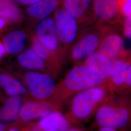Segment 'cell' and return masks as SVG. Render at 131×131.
Returning a JSON list of instances; mask_svg holds the SVG:
<instances>
[{
	"mask_svg": "<svg viewBox=\"0 0 131 131\" xmlns=\"http://www.w3.org/2000/svg\"><path fill=\"white\" fill-rule=\"evenodd\" d=\"M4 99V98L2 96V95H1V94L0 93V103L3 101Z\"/></svg>",
	"mask_w": 131,
	"mask_h": 131,
	"instance_id": "1f68e13d",
	"label": "cell"
},
{
	"mask_svg": "<svg viewBox=\"0 0 131 131\" xmlns=\"http://www.w3.org/2000/svg\"><path fill=\"white\" fill-rule=\"evenodd\" d=\"M131 119V104L124 98H116L110 95L99 107L96 120L101 128L117 130L126 126Z\"/></svg>",
	"mask_w": 131,
	"mask_h": 131,
	"instance_id": "7a4b0ae2",
	"label": "cell"
},
{
	"mask_svg": "<svg viewBox=\"0 0 131 131\" xmlns=\"http://www.w3.org/2000/svg\"><path fill=\"white\" fill-rule=\"evenodd\" d=\"M21 128L23 131H43L35 122L21 126Z\"/></svg>",
	"mask_w": 131,
	"mask_h": 131,
	"instance_id": "cb8c5ba5",
	"label": "cell"
},
{
	"mask_svg": "<svg viewBox=\"0 0 131 131\" xmlns=\"http://www.w3.org/2000/svg\"><path fill=\"white\" fill-rule=\"evenodd\" d=\"M5 54H6V52L5 50L4 45L2 40H0V61L4 58Z\"/></svg>",
	"mask_w": 131,
	"mask_h": 131,
	"instance_id": "83f0119b",
	"label": "cell"
},
{
	"mask_svg": "<svg viewBox=\"0 0 131 131\" xmlns=\"http://www.w3.org/2000/svg\"><path fill=\"white\" fill-rule=\"evenodd\" d=\"M105 84L85 66H76L68 72L60 87L56 85L53 103L59 107L72 95Z\"/></svg>",
	"mask_w": 131,
	"mask_h": 131,
	"instance_id": "6da1fadb",
	"label": "cell"
},
{
	"mask_svg": "<svg viewBox=\"0 0 131 131\" xmlns=\"http://www.w3.org/2000/svg\"><path fill=\"white\" fill-rule=\"evenodd\" d=\"M92 6L96 17L102 22L113 21L119 14L118 0H93Z\"/></svg>",
	"mask_w": 131,
	"mask_h": 131,
	"instance_id": "4fadbf2b",
	"label": "cell"
},
{
	"mask_svg": "<svg viewBox=\"0 0 131 131\" xmlns=\"http://www.w3.org/2000/svg\"><path fill=\"white\" fill-rule=\"evenodd\" d=\"M32 44L33 50L38 54V56L47 63L48 62H49L51 58L52 52L44 47L36 36H33L32 38Z\"/></svg>",
	"mask_w": 131,
	"mask_h": 131,
	"instance_id": "44dd1931",
	"label": "cell"
},
{
	"mask_svg": "<svg viewBox=\"0 0 131 131\" xmlns=\"http://www.w3.org/2000/svg\"><path fill=\"white\" fill-rule=\"evenodd\" d=\"M54 19L59 41L64 44L73 42L78 32L77 19L63 7L56 11Z\"/></svg>",
	"mask_w": 131,
	"mask_h": 131,
	"instance_id": "8992f818",
	"label": "cell"
},
{
	"mask_svg": "<svg viewBox=\"0 0 131 131\" xmlns=\"http://www.w3.org/2000/svg\"><path fill=\"white\" fill-rule=\"evenodd\" d=\"M84 65L105 82L109 79L112 68V61L99 52H95L87 58Z\"/></svg>",
	"mask_w": 131,
	"mask_h": 131,
	"instance_id": "30bf717a",
	"label": "cell"
},
{
	"mask_svg": "<svg viewBox=\"0 0 131 131\" xmlns=\"http://www.w3.org/2000/svg\"><path fill=\"white\" fill-rule=\"evenodd\" d=\"M11 124H6L5 123L0 122V131H5L10 126Z\"/></svg>",
	"mask_w": 131,
	"mask_h": 131,
	"instance_id": "f1b7e54d",
	"label": "cell"
},
{
	"mask_svg": "<svg viewBox=\"0 0 131 131\" xmlns=\"http://www.w3.org/2000/svg\"><path fill=\"white\" fill-rule=\"evenodd\" d=\"M70 119L56 110L39 120L37 123L43 131H67L71 128Z\"/></svg>",
	"mask_w": 131,
	"mask_h": 131,
	"instance_id": "8fae6325",
	"label": "cell"
},
{
	"mask_svg": "<svg viewBox=\"0 0 131 131\" xmlns=\"http://www.w3.org/2000/svg\"><path fill=\"white\" fill-rule=\"evenodd\" d=\"M8 25H9L5 20L0 18V36L4 33Z\"/></svg>",
	"mask_w": 131,
	"mask_h": 131,
	"instance_id": "484cf974",
	"label": "cell"
},
{
	"mask_svg": "<svg viewBox=\"0 0 131 131\" xmlns=\"http://www.w3.org/2000/svg\"><path fill=\"white\" fill-rule=\"evenodd\" d=\"M98 131H117V130L109 127H102Z\"/></svg>",
	"mask_w": 131,
	"mask_h": 131,
	"instance_id": "f546056e",
	"label": "cell"
},
{
	"mask_svg": "<svg viewBox=\"0 0 131 131\" xmlns=\"http://www.w3.org/2000/svg\"><path fill=\"white\" fill-rule=\"evenodd\" d=\"M15 2L18 3L21 5L30 6L37 3L41 0H14Z\"/></svg>",
	"mask_w": 131,
	"mask_h": 131,
	"instance_id": "d4e9b609",
	"label": "cell"
},
{
	"mask_svg": "<svg viewBox=\"0 0 131 131\" xmlns=\"http://www.w3.org/2000/svg\"><path fill=\"white\" fill-rule=\"evenodd\" d=\"M59 5V0H41L28 6L26 12L33 19L41 20L46 19L56 10Z\"/></svg>",
	"mask_w": 131,
	"mask_h": 131,
	"instance_id": "ac0fdd59",
	"label": "cell"
},
{
	"mask_svg": "<svg viewBox=\"0 0 131 131\" xmlns=\"http://www.w3.org/2000/svg\"><path fill=\"white\" fill-rule=\"evenodd\" d=\"M124 34L128 39L131 38V17L126 18L124 25Z\"/></svg>",
	"mask_w": 131,
	"mask_h": 131,
	"instance_id": "603a6c76",
	"label": "cell"
},
{
	"mask_svg": "<svg viewBox=\"0 0 131 131\" xmlns=\"http://www.w3.org/2000/svg\"><path fill=\"white\" fill-rule=\"evenodd\" d=\"M35 36L49 51L53 52L57 49L59 40L53 18L49 17L40 20L36 28Z\"/></svg>",
	"mask_w": 131,
	"mask_h": 131,
	"instance_id": "52a82bcc",
	"label": "cell"
},
{
	"mask_svg": "<svg viewBox=\"0 0 131 131\" xmlns=\"http://www.w3.org/2000/svg\"><path fill=\"white\" fill-rule=\"evenodd\" d=\"M24 81L28 93L32 99L57 107L53 103L56 84L51 75L41 72L29 71L24 74Z\"/></svg>",
	"mask_w": 131,
	"mask_h": 131,
	"instance_id": "277c9868",
	"label": "cell"
},
{
	"mask_svg": "<svg viewBox=\"0 0 131 131\" xmlns=\"http://www.w3.org/2000/svg\"><path fill=\"white\" fill-rule=\"evenodd\" d=\"M5 131H23L21 126L12 123L11 126Z\"/></svg>",
	"mask_w": 131,
	"mask_h": 131,
	"instance_id": "4316f807",
	"label": "cell"
},
{
	"mask_svg": "<svg viewBox=\"0 0 131 131\" xmlns=\"http://www.w3.org/2000/svg\"><path fill=\"white\" fill-rule=\"evenodd\" d=\"M67 131H84L79 128H72L71 127L69 129H68Z\"/></svg>",
	"mask_w": 131,
	"mask_h": 131,
	"instance_id": "4dcf8cb0",
	"label": "cell"
},
{
	"mask_svg": "<svg viewBox=\"0 0 131 131\" xmlns=\"http://www.w3.org/2000/svg\"><path fill=\"white\" fill-rule=\"evenodd\" d=\"M100 42L98 34L90 33L85 35L73 48L72 58L77 61L86 59L97 51Z\"/></svg>",
	"mask_w": 131,
	"mask_h": 131,
	"instance_id": "9c48e42d",
	"label": "cell"
},
{
	"mask_svg": "<svg viewBox=\"0 0 131 131\" xmlns=\"http://www.w3.org/2000/svg\"><path fill=\"white\" fill-rule=\"evenodd\" d=\"M27 38L26 34L21 30H15L6 34L2 40L6 53L14 55L23 52Z\"/></svg>",
	"mask_w": 131,
	"mask_h": 131,
	"instance_id": "2e32d148",
	"label": "cell"
},
{
	"mask_svg": "<svg viewBox=\"0 0 131 131\" xmlns=\"http://www.w3.org/2000/svg\"><path fill=\"white\" fill-rule=\"evenodd\" d=\"M105 84L85 89L76 94L70 104V116L75 119L84 122L96 113L101 104L111 95Z\"/></svg>",
	"mask_w": 131,
	"mask_h": 131,
	"instance_id": "3957f363",
	"label": "cell"
},
{
	"mask_svg": "<svg viewBox=\"0 0 131 131\" xmlns=\"http://www.w3.org/2000/svg\"><path fill=\"white\" fill-rule=\"evenodd\" d=\"M123 45V38L118 34L111 33L103 38L97 50L99 53L112 60L121 53Z\"/></svg>",
	"mask_w": 131,
	"mask_h": 131,
	"instance_id": "5bb4252c",
	"label": "cell"
},
{
	"mask_svg": "<svg viewBox=\"0 0 131 131\" xmlns=\"http://www.w3.org/2000/svg\"><path fill=\"white\" fill-rule=\"evenodd\" d=\"M109 80L113 88L117 90L130 89L131 64L122 60L112 61V68Z\"/></svg>",
	"mask_w": 131,
	"mask_h": 131,
	"instance_id": "ba28073f",
	"label": "cell"
},
{
	"mask_svg": "<svg viewBox=\"0 0 131 131\" xmlns=\"http://www.w3.org/2000/svg\"><path fill=\"white\" fill-rule=\"evenodd\" d=\"M0 18L9 25H16L23 21L24 15L14 0H0Z\"/></svg>",
	"mask_w": 131,
	"mask_h": 131,
	"instance_id": "d6986e66",
	"label": "cell"
},
{
	"mask_svg": "<svg viewBox=\"0 0 131 131\" xmlns=\"http://www.w3.org/2000/svg\"><path fill=\"white\" fill-rule=\"evenodd\" d=\"M0 88L8 97L24 96L28 93L25 85L11 73L0 71Z\"/></svg>",
	"mask_w": 131,
	"mask_h": 131,
	"instance_id": "9a60e30c",
	"label": "cell"
},
{
	"mask_svg": "<svg viewBox=\"0 0 131 131\" xmlns=\"http://www.w3.org/2000/svg\"><path fill=\"white\" fill-rule=\"evenodd\" d=\"M93 5V0H64L63 5L75 19L82 18Z\"/></svg>",
	"mask_w": 131,
	"mask_h": 131,
	"instance_id": "ffe728a7",
	"label": "cell"
},
{
	"mask_svg": "<svg viewBox=\"0 0 131 131\" xmlns=\"http://www.w3.org/2000/svg\"><path fill=\"white\" fill-rule=\"evenodd\" d=\"M19 65L30 71L45 73L49 69L47 63L38 56L33 48H29L20 53L17 58Z\"/></svg>",
	"mask_w": 131,
	"mask_h": 131,
	"instance_id": "e0dca14e",
	"label": "cell"
},
{
	"mask_svg": "<svg viewBox=\"0 0 131 131\" xmlns=\"http://www.w3.org/2000/svg\"><path fill=\"white\" fill-rule=\"evenodd\" d=\"M58 108L51 104L32 99L29 100L24 98V103L19 113L18 118L13 124L21 126L36 121H38Z\"/></svg>",
	"mask_w": 131,
	"mask_h": 131,
	"instance_id": "5b68a950",
	"label": "cell"
},
{
	"mask_svg": "<svg viewBox=\"0 0 131 131\" xmlns=\"http://www.w3.org/2000/svg\"><path fill=\"white\" fill-rule=\"evenodd\" d=\"M24 101V96H21L4 98L0 103V122L10 123L16 122Z\"/></svg>",
	"mask_w": 131,
	"mask_h": 131,
	"instance_id": "7c38bea8",
	"label": "cell"
},
{
	"mask_svg": "<svg viewBox=\"0 0 131 131\" xmlns=\"http://www.w3.org/2000/svg\"><path fill=\"white\" fill-rule=\"evenodd\" d=\"M121 8L122 13L126 18L131 17V0H124Z\"/></svg>",
	"mask_w": 131,
	"mask_h": 131,
	"instance_id": "7402d4cb",
	"label": "cell"
}]
</instances>
